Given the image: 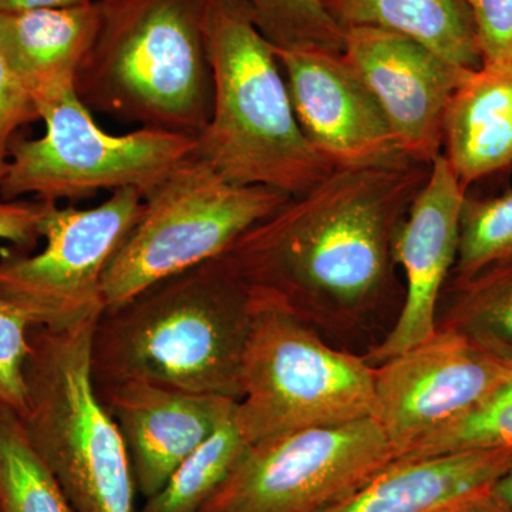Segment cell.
Wrapping results in <instances>:
<instances>
[{
    "label": "cell",
    "mask_w": 512,
    "mask_h": 512,
    "mask_svg": "<svg viewBox=\"0 0 512 512\" xmlns=\"http://www.w3.org/2000/svg\"><path fill=\"white\" fill-rule=\"evenodd\" d=\"M431 165L335 168L225 252L255 292L312 326L365 315L389 284L394 239Z\"/></svg>",
    "instance_id": "6da1fadb"
},
{
    "label": "cell",
    "mask_w": 512,
    "mask_h": 512,
    "mask_svg": "<svg viewBox=\"0 0 512 512\" xmlns=\"http://www.w3.org/2000/svg\"><path fill=\"white\" fill-rule=\"evenodd\" d=\"M254 312L251 286L224 255L164 279L101 313L94 383L146 382L239 402Z\"/></svg>",
    "instance_id": "7a4b0ae2"
},
{
    "label": "cell",
    "mask_w": 512,
    "mask_h": 512,
    "mask_svg": "<svg viewBox=\"0 0 512 512\" xmlns=\"http://www.w3.org/2000/svg\"><path fill=\"white\" fill-rule=\"evenodd\" d=\"M205 40L214 83L197 156L225 180L296 197L335 168L309 143L275 47L242 0H210Z\"/></svg>",
    "instance_id": "3957f363"
},
{
    "label": "cell",
    "mask_w": 512,
    "mask_h": 512,
    "mask_svg": "<svg viewBox=\"0 0 512 512\" xmlns=\"http://www.w3.org/2000/svg\"><path fill=\"white\" fill-rule=\"evenodd\" d=\"M208 2L99 0V30L77 72V96L106 116L200 136L214 99Z\"/></svg>",
    "instance_id": "277c9868"
},
{
    "label": "cell",
    "mask_w": 512,
    "mask_h": 512,
    "mask_svg": "<svg viewBox=\"0 0 512 512\" xmlns=\"http://www.w3.org/2000/svg\"><path fill=\"white\" fill-rule=\"evenodd\" d=\"M99 318L66 329L33 326L20 420L74 512H138L126 443L94 383Z\"/></svg>",
    "instance_id": "5b68a950"
},
{
    "label": "cell",
    "mask_w": 512,
    "mask_h": 512,
    "mask_svg": "<svg viewBox=\"0 0 512 512\" xmlns=\"http://www.w3.org/2000/svg\"><path fill=\"white\" fill-rule=\"evenodd\" d=\"M252 292L255 312L235 412L248 443L375 417V367L330 348L311 323Z\"/></svg>",
    "instance_id": "8992f818"
},
{
    "label": "cell",
    "mask_w": 512,
    "mask_h": 512,
    "mask_svg": "<svg viewBox=\"0 0 512 512\" xmlns=\"http://www.w3.org/2000/svg\"><path fill=\"white\" fill-rule=\"evenodd\" d=\"M289 195L225 180L197 156L144 197L137 224L103 278L104 306L117 308L150 286L224 255Z\"/></svg>",
    "instance_id": "52a82bcc"
},
{
    "label": "cell",
    "mask_w": 512,
    "mask_h": 512,
    "mask_svg": "<svg viewBox=\"0 0 512 512\" xmlns=\"http://www.w3.org/2000/svg\"><path fill=\"white\" fill-rule=\"evenodd\" d=\"M36 106L45 134L13 138L0 201L33 195L37 201L57 204L127 188L146 197L197 154V138L185 134L153 127L119 136L101 130L76 86Z\"/></svg>",
    "instance_id": "ba28073f"
},
{
    "label": "cell",
    "mask_w": 512,
    "mask_h": 512,
    "mask_svg": "<svg viewBox=\"0 0 512 512\" xmlns=\"http://www.w3.org/2000/svg\"><path fill=\"white\" fill-rule=\"evenodd\" d=\"M397 454L375 417L255 441L200 512H328Z\"/></svg>",
    "instance_id": "9c48e42d"
},
{
    "label": "cell",
    "mask_w": 512,
    "mask_h": 512,
    "mask_svg": "<svg viewBox=\"0 0 512 512\" xmlns=\"http://www.w3.org/2000/svg\"><path fill=\"white\" fill-rule=\"evenodd\" d=\"M137 190L111 192L87 210L46 202L37 254L6 251L0 258V296L33 326L66 329L104 312L107 266L143 211Z\"/></svg>",
    "instance_id": "30bf717a"
},
{
    "label": "cell",
    "mask_w": 512,
    "mask_h": 512,
    "mask_svg": "<svg viewBox=\"0 0 512 512\" xmlns=\"http://www.w3.org/2000/svg\"><path fill=\"white\" fill-rule=\"evenodd\" d=\"M375 367V419L397 458L485 402L512 376L511 357L437 326L429 339Z\"/></svg>",
    "instance_id": "8fae6325"
},
{
    "label": "cell",
    "mask_w": 512,
    "mask_h": 512,
    "mask_svg": "<svg viewBox=\"0 0 512 512\" xmlns=\"http://www.w3.org/2000/svg\"><path fill=\"white\" fill-rule=\"evenodd\" d=\"M275 53L303 133L333 168L407 158L379 103L342 52L275 47Z\"/></svg>",
    "instance_id": "7c38bea8"
},
{
    "label": "cell",
    "mask_w": 512,
    "mask_h": 512,
    "mask_svg": "<svg viewBox=\"0 0 512 512\" xmlns=\"http://www.w3.org/2000/svg\"><path fill=\"white\" fill-rule=\"evenodd\" d=\"M342 55L379 103L404 156L431 165L443 148L448 101L471 70L376 28L345 29Z\"/></svg>",
    "instance_id": "4fadbf2b"
},
{
    "label": "cell",
    "mask_w": 512,
    "mask_h": 512,
    "mask_svg": "<svg viewBox=\"0 0 512 512\" xmlns=\"http://www.w3.org/2000/svg\"><path fill=\"white\" fill-rule=\"evenodd\" d=\"M466 191L443 154L436 157L394 239V262L406 276V298L389 335L363 357L370 366L402 355L436 332L441 292L456 265Z\"/></svg>",
    "instance_id": "5bb4252c"
},
{
    "label": "cell",
    "mask_w": 512,
    "mask_h": 512,
    "mask_svg": "<svg viewBox=\"0 0 512 512\" xmlns=\"http://www.w3.org/2000/svg\"><path fill=\"white\" fill-rule=\"evenodd\" d=\"M126 443L138 495L161 490L175 468L234 417L238 400L146 382L100 387Z\"/></svg>",
    "instance_id": "9a60e30c"
},
{
    "label": "cell",
    "mask_w": 512,
    "mask_h": 512,
    "mask_svg": "<svg viewBox=\"0 0 512 512\" xmlns=\"http://www.w3.org/2000/svg\"><path fill=\"white\" fill-rule=\"evenodd\" d=\"M511 461L510 450L396 458L328 512H433L487 493Z\"/></svg>",
    "instance_id": "2e32d148"
},
{
    "label": "cell",
    "mask_w": 512,
    "mask_h": 512,
    "mask_svg": "<svg viewBox=\"0 0 512 512\" xmlns=\"http://www.w3.org/2000/svg\"><path fill=\"white\" fill-rule=\"evenodd\" d=\"M99 23V0L76 8L2 13L0 53L37 104L76 86Z\"/></svg>",
    "instance_id": "e0dca14e"
},
{
    "label": "cell",
    "mask_w": 512,
    "mask_h": 512,
    "mask_svg": "<svg viewBox=\"0 0 512 512\" xmlns=\"http://www.w3.org/2000/svg\"><path fill=\"white\" fill-rule=\"evenodd\" d=\"M441 154L466 188L511 167L512 72H468L444 113Z\"/></svg>",
    "instance_id": "ac0fdd59"
},
{
    "label": "cell",
    "mask_w": 512,
    "mask_h": 512,
    "mask_svg": "<svg viewBox=\"0 0 512 512\" xmlns=\"http://www.w3.org/2000/svg\"><path fill=\"white\" fill-rule=\"evenodd\" d=\"M343 30L376 28L426 46L460 69L481 67L476 28L467 0H323Z\"/></svg>",
    "instance_id": "d6986e66"
},
{
    "label": "cell",
    "mask_w": 512,
    "mask_h": 512,
    "mask_svg": "<svg viewBox=\"0 0 512 512\" xmlns=\"http://www.w3.org/2000/svg\"><path fill=\"white\" fill-rule=\"evenodd\" d=\"M451 302L437 326L464 333L512 359V256L466 281L453 282Z\"/></svg>",
    "instance_id": "ffe728a7"
},
{
    "label": "cell",
    "mask_w": 512,
    "mask_h": 512,
    "mask_svg": "<svg viewBox=\"0 0 512 512\" xmlns=\"http://www.w3.org/2000/svg\"><path fill=\"white\" fill-rule=\"evenodd\" d=\"M0 512H74L36 451L19 414L0 403Z\"/></svg>",
    "instance_id": "44dd1931"
},
{
    "label": "cell",
    "mask_w": 512,
    "mask_h": 512,
    "mask_svg": "<svg viewBox=\"0 0 512 512\" xmlns=\"http://www.w3.org/2000/svg\"><path fill=\"white\" fill-rule=\"evenodd\" d=\"M248 446L234 414L175 468L167 483L147 498L138 512H200Z\"/></svg>",
    "instance_id": "7402d4cb"
},
{
    "label": "cell",
    "mask_w": 512,
    "mask_h": 512,
    "mask_svg": "<svg viewBox=\"0 0 512 512\" xmlns=\"http://www.w3.org/2000/svg\"><path fill=\"white\" fill-rule=\"evenodd\" d=\"M512 256V192L487 200L466 197L461 210L454 281Z\"/></svg>",
    "instance_id": "603a6c76"
},
{
    "label": "cell",
    "mask_w": 512,
    "mask_h": 512,
    "mask_svg": "<svg viewBox=\"0 0 512 512\" xmlns=\"http://www.w3.org/2000/svg\"><path fill=\"white\" fill-rule=\"evenodd\" d=\"M256 28L275 47H322L342 52L345 30L323 0H242Z\"/></svg>",
    "instance_id": "cb8c5ba5"
},
{
    "label": "cell",
    "mask_w": 512,
    "mask_h": 512,
    "mask_svg": "<svg viewBox=\"0 0 512 512\" xmlns=\"http://www.w3.org/2000/svg\"><path fill=\"white\" fill-rule=\"evenodd\" d=\"M467 450L512 451V376L473 412L431 434L399 458Z\"/></svg>",
    "instance_id": "d4e9b609"
},
{
    "label": "cell",
    "mask_w": 512,
    "mask_h": 512,
    "mask_svg": "<svg viewBox=\"0 0 512 512\" xmlns=\"http://www.w3.org/2000/svg\"><path fill=\"white\" fill-rule=\"evenodd\" d=\"M32 328L30 320L0 296V403L19 417L26 409L25 365Z\"/></svg>",
    "instance_id": "484cf974"
},
{
    "label": "cell",
    "mask_w": 512,
    "mask_h": 512,
    "mask_svg": "<svg viewBox=\"0 0 512 512\" xmlns=\"http://www.w3.org/2000/svg\"><path fill=\"white\" fill-rule=\"evenodd\" d=\"M481 53V67L512 72V0H467Z\"/></svg>",
    "instance_id": "4316f807"
},
{
    "label": "cell",
    "mask_w": 512,
    "mask_h": 512,
    "mask_svg": "<svg viewBox=\"0 0 512 512\" xmlns=\"http://www.w3.org/2000/svg\"><path fill=\"white\" fill-rule=\"evenodd\" d=\"M40 120L35 100L10 72L0 53V188L9 164L10 144L19 128Z\"/></svg>",
    "instance_id": "83f0119b"
},
{
    "label": "cell",
    "mask_w": 512,
    "mask_h": 512,
    "mask_svg": "<svg viewBox=\"0 0 512 512\" xmlns=\"http://www.w3.org/2000/svg\"><path fill=\"white\" fill-rule=\"evenodd\" d=\"M46 202L0 201V241L10 242L18 251L35 249Z\"/></svg>",
    "instance_id": "f1b7e54d"
},
{
    "label": "cell",
    "mask_w": 512,
    "mask_h": 512,
    "mask_svg": "<svg viewBox=\"0 0 512 512\" xmlns=\"http://www.w3.org/2000/svg\"><path fill=\"white\" fill-rule=\"evenodd\" d=\"M94 2L97 0H0V15L25 10L76 8Z\"/></svg>",
    "instance_id": "f546056e"
},
{
    "label": "cell",
    "mask_w": 512,
    "mask_h": 512,
    "mask_svg": "<svg viewBox=\"0 0 512 512\" xmlns=\"http://www.w3.org/2000/svg\"><path fill=\"white\" fill-rule=\"evenodd\" d=\"M487 495L491 503L497 505L501 511L512 512V461L507 470L491 485Z\"/></svg>",
    "instance_id": "4dcf8cb0"
},
{
    "label": "cell",
    "mask_w": 512,
    "mask_h": 512,
    "mask_svg": "<svg viewBox=\"0 0 512 512\" xmlns=\"http://www.w3.org/2000/svg\"><path fill=\"white\" fill-rule=\"evenodd\" d=\"M433 512H504L497 505L491 503L487 493L476 495V497L466 498V500L457 501V503L448 504Z\"/></svg>",
    "instance_id": "1f68e13d"
}]
</instances>
